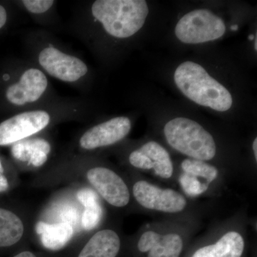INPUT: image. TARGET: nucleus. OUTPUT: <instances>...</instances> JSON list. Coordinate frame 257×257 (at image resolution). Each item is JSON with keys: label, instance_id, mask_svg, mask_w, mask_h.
Here are the masks:
<instances>
[{"label": "nucleus", "instance_id": "22", "mask_svg": "<svg viewBox=\"0 0 257 257\" xmlns=\"http://www.w3.org/2000/svg\"><path fill=\"white\" fill-rule=\"evenodd\" d=\"M9 187V182L4 175V168H3V164L0 160V193L7 192Z\"/></svg>", "mask_w": 257, "mask_h": 257}, {"label": "nucleus", "instance_id": "16", "mask_svg": "<svg viewBox=\"0 0 257 257\" xmlns=\"http://www.w3.org/2000/svg\"><path fill=\"white\" fill-rule=\"evenodd\" d=\"M244 241L236 231L225 234L217 242L197 250L192 257H241Z\"/></svg>", "mask_w": 257, "mask_h": 257}, {"label": "nucleus", "instance_id": "18", "mask_svg": "<svg viewBox=\"0 0 257 257\" xmlns=\"http://www.w3.org/2000/svg\"><path fill=\"white\" fill-rule=\"evenodd\" d=\"M77 199L85 208L82 216V227L86 230L94 229L101 215V209L95 194L91 189H82L77 193Z\"/></svg>", "mask_w": 257, "mask_h": 257}, {"label": "nucleus", "instance_id": "25", "mask_svg": "<svg viewBox=\"0 0 257 257\" xmlns=\"http://www.w3.org/2000/svg\"><path fill=\"white\" fill-rule=\"evenodd\" d=\"M253 154H254L255 160L257 161V139L255 138V140H253Z\"/></svg>", "mask_w": 257, "mask_h": 257}, {"label": "nucleus", "instance_id": "26", "mask_svg": "<svg viewBox=\"0 0 257 257\" xmlns=\"http://www.w3.org/2000/svg\"><path fill=\"white\" fill-rule=\"evenodd\" d=\"M254 49H255V50L257 51V37H256V36L255 37Z\"/></svg>", "mask_w": 257, "mask_h": 257}, {"label": "nucleus", "instance_id": "1", "mask_svg": "<svg viewBox=\"0 0 257 257\" xmlns=\"http://www.w3.org/2000/svg\"><path fill=\"white\" fill-rule=\"evenodd\" d=\"M176 86L186 97L199 105L217 111L229 110L233 98L229 91L200 64L186 61L174 74Z\"/></svg>", "mask_w": 257, "mask_h": 257}, {"label": "nucleus", "instance_id": "6", "mask_svg": "<svg viewBox=\"0 0 257 257\" xmlns=\"http://www.w3.org/2000/svg\"><path fill=\"white\" fill-rule=\"evenodd\" d=\"M38 63L51 77L64 82H78L88 73V67L84 61L55 47L42 49L39 53Z\"/></svg>", "mask_w": 257, "mask_h": 257}, {"label": "nucleus", "instance_id": "13", "mask_svg": "<svg viewBox=\"0 0 257 257\" xmlns=\"http://www.w3.org/2000/svg\"><path fill=\"white\" fill-rule=\"evenodd\" d=\"M52 147L42 138L25 139L13 144L12 155L20 162H28L34 167H40L47 162Z\"/></svg>", "mask_w": 257, "mask_h": 257}, {"label": "nucleus", "instance_id": "19", "mask_svg": "<svg viewBox=\"0 0 257 257\" xmlns=\"http://www.w3.org/2000/svg\"><path fill=\"white\" fill-rule=\"evenodd\" d=\"M181 167L184 174L197 177L208 184L215 180L219 173L214 166L194 159H186L182 162Z\"/></svg>", "mask_w": 257, "mask_h": 257}, {"label": "nucleus", "instance_id": "11", "mask_svg": "<svg viewBox=\"0 0 257 257\" xmlns=\"http://www.w3.org/2000/svg\"><path fill=\"white\" fill-rule=\"evenodd\" d=\"M130 165L140 170H153L162 178L170 179L174 167L169 152L156 142H149L128 156Z\"/></svg>", "mask_w": 257, "mask_h": 257}, {"label": "nucleus", "instance_id": "24", "mask_svg": "<svg viewBox=\"0 0 257 257\" xmlns=\"http://www.w3.org/2000/svg\"><path fill=\"white\" fill-rule=\"evenodd\" d=\"M14 257H37L35 253L30 251H24L23 252L19 253Z\"/></svg>", "mask_w": 257, "mask_h": 257}, {"label": "nucleus", "instance_id": "21", "mask_svg": "<svg viewBox=\"0 0 257 257\" xmlns=\"http://www.w3.org/2000/svg\"><path fill=\"white\" fill-rule=\"evenodd\" d=\"M25 9L32 14L41 15L51 9L55 1L52 0H25L22 1Z\"/></svg>", "mask_w": 257, "mask_h": 257}, {"label": "nucleus", "instance_id": "10", "mask_svg": "<svg viewBox=\"0 0 257 257\" xmlns=\"http://www.w3.org/2000/svg\"><path fill=\"white\" fill-rule=\"evenodd\" d=\"M131 128V121L126 116L111 118L83 133L79 140V146L85 151L111 146L126 138Z\"/></svg>", "mask_w": 257, "mask_h": 257}, {"label": "nucleus", "instance_id": "5", "mask_svg": "<svg viewBox=\"0 0 257 257\" xmlns=\"http://www.w3.org/2000/svg\"><path fill=\"white\" fill-rule=\"evenodd\" d=\"M52 116L45 109L23 111L0 123V146L18 143L40 133L52 122Z\"/></svg>", "mask_w": 257, "mask_h": 257}, {"label": "nucleus", "instance_id": "17", "mask_svg": "<svg viewBox=\"0 0 257 257\" xmlns=\"http://www.w3.org/2000/svg\"><path fill=\"white\" fill-rule=\"evenodd\" d=\"M26 234L24 219L14 211L0 207V247L16 244Z\"/></svg>", "mask_w": 257, "mask_h": 257}, {"label": "nucleus", "instance_id": "4", "mask_svg": "<svg viewBox=\"0 0 257 257\" xmlns=\"http://www.w3.org/2000/svg\"><path fill=\"white\" fill-rule=\"evenodd\" d=\"M226 32L224 20L210 10H194L184 15L175 28L177 39L185 44H200L221 38Z\"/></svg>", "mask_w": 257, "mask_h": 257}, {"label": "nucleus", "instance_id": "12", "mask_svg": "<svg viewBox=\"0 0 257 257\" xmlns=\"http://www.w3.org/2000/svg\"><path fill=\"white\" fill-rule=\"evenodd\" d=\"M138 246L141 252H149L148 257H179L183 241L175 233L162 235L148 231L142 235Z\"/></svg>", "mask_w": 257, "mask_h": 257}, {"label": "nucleus", "instance_id": "3", "mask_svg": "<svg viewBox=\"0 0 257 257\" xmlns=\"http://www.w3.org/2000/svg\"><path fill=\"white\" fill-rule=\"evenodd\" d=\"M164 133L169 145L186 156L204 162L215 157L216 146L212 135L194 120L174 118L165 124Z\"/></svg>", "mask_w": 257, "mask_h": 257}, {"label": "nucleus", "instance_id": "27", "mask_svg": "<svg viewBox=\"0 0 257 257\" xmlns=\"http://www.w3.org/2000/svg\"><path fill=\"white\" fill-rule=\"evenodd\" d=\"M231 29L232 30H237L238 26H237V25H233V26H231Z\"/></svg>", "mask_w": 257, "mask_h": 257}, {"label": "nucleus", "instance_id": "23", "mask_svg": "<svg viewBox=\"0 0 257 257\" xmlns=\"http://www.w3.org/2000/svg\"><path fill=\"white\" fill-rule=\"evenodd\" d=\"M8 20V13L4 7L0 5V30L5 26Z\"/></svg>", "mask_w": 257, "mask_h": 257}, {"label": "nucleus", "instance_id": "28", "mask_svg": "<svg viewBox=\"0 0 257 257\" xmlns=\"http://www.w3.org/2000/svg\"><path fill=\"white\" fill-rule=\"evenodd\" d=\"M248 39H249L250 40H253V39H254V35H251L249 37H248Z\"/></svg>", "mask_w": 257, "mask_h": 257}, {"label": "nucleus", "instance_id": "20", "mask_svg": "<svg viewBox=\"0 0 257 257\" xmlns=\"http://www.w3.org/2000/svg\"><path fill=\"white\" fill-rule=\"evenodd\" d=\"M179 183L182 186L184 192L192 197H195V196L205 192L209 188V184L203 182L197 177L184 173L182 174L179 178Z\"/></svg>", "mask_w": 257, "mask_h": 257}, {"label": "nucleus", "instance_id": "7", "mask_svg": "<svg viewBox=\"0 0 257 257\" xmlns=\"http://www.w3.org/2000/svg\"><path fill=\"white\" fill-rule=\"evenodd\" d=\"M48 87L45 72L37 67H29L22 72L17 82L8 87L5 97L12 105L30 106L43 97Z\"/></svg>", "mask_w": 257, "mask_h": 257}, {"label": "nucleus", "instance_id": "9", "mask_svg": "<svg viewBox=\"0 0 257 257\" xmlns=\"http://www.w3.org/2000/svg\"><path fill=\"white\" fill-rule=\"evenodd\" d=\"M86 178L96 192L114 207H126L130 200L127 185L119 175L104 167H94L86 172Z\"/></svg>", "mask_w": 257, "mask_h": 257}, {"label": "nucleus", "instance_id": "2", "mask_svg": "<svg viewBox=\"0 0 257 257\" xmlns=\"http://www.w3.org/2000/svg\"><path fill=\"white\" fill-rule=\"evenodd\" d=\"M91 13L109 36L126 39L143 28L149 8L144 0H97L93 3Z\"/></svg>", "mask_w": 257, "mask_h": 257}, {"label": "nucleus", "instance_id": "15", "mask_svg": "<svg viewBox=\"0 0 257 257\" xmlns=\"http://www.w3.org/2000/svg\"><path fill=\"white\" fill-rule=\"evenodd\" d=\"M36 232L45 248L56 251L63 248L72 239L74 229L72 224L66 221L53 224L39 221Z\"/></svg>", "mask_w": 257, "mask_h": 257}, {"label": "nucleus", "instance_id": "8", "mask_svg": "<svg viewBox=\"0 0 257 257\" xmlns=\"http://www.w3.org/2000/svg\"><path fill=\"white\" fill-rule=\"evenodd\" d=\"M137 202L146 209L166 213H178L187 206L185 198L172 189H161L146 181H139L133 186Z\"/></svg>", "mask_w": 257, "mask_h": 257}, {"label": "nucleus", "instance_id": "14", "mask_svg": "<svg viewBox=\"0 0 257 257\" xmlns=\"http://www.w3.org/2000/svg\"><path fill=\"white\" fill-rule=\"evenodd\" d=\"M120 247L121 240L116 231L101 229L88 240L78 257H116Z\"/></svg>", "mask_w": 257, "mask_h": 257}]
</instances>
